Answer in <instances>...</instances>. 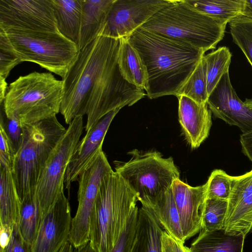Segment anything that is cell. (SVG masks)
Here are the masks:
<instances>
[{
    "label": "cell",
    "instance_id": "cell-29",
    "mask_svg": "<svg viewBox=\"0 0 252 252\" xmlns=\"http://www.w3.org/2000/svg\"><path fill=\"white\" fill-rule=\"evenodd\" d=\"M184 95L199 104H207L209 95L207 91L206 63L204 56L176 96Z\"/></svg>",
    "mask_w": 252,
    "mask_h": 252
},
{
    "label": "cell",
    "instance_id": "cell-14",
    "mask_svg": "<svg viewBox=\"0 0 252 252\" xmlns=\"http://www.w3.org/2000/svg\"><path fill=\"white\" fill-rule=\"evenodd\" d=\"M207 104L213 115L246 133L252 130V109L238 96L226 72L209 96Z\"/></svg>",
    "mask_w": 252,
    "mask_h": 252
},
{
    "label": "cell",
    "instance_id": "cell-17",
    "mask_svg": "<svg viewBox=\"0 0 252 252\" xmlns=\"http://www.w3.org/2000/svg\"><path fill=\"white\" fill-rule=\"evenodd\" d=\"M185 241L200 231L206 199V184L192 187L180 179L171 185Z\"/></svg>",
    "mask_w": 252,
    "mask_h": 252
},
{
    "label": "cell",
    "instance_id": "cell-25",
    "mask_svg": "<svg viewBox=\"0 0 252 252\" xmlns=\"http://www.w3.org/2000/svg\"><path fill=\"white\" fill-rule=\"evenodd\" d=\"M59 32L78 45L83 0H51Z\"/></svg>",
    "mask_w": 252,
    "mask_h": 252
},
{
    "label": "cell",
    "instance_id": "cell-3",
    "mask_svg": "<svg viewBox=\"0 0 252 252\" xmlns=\"http://www.w3.org/2000/svg\"><path fill=\"white\" fill-rule=\"evenodd\" d=\"M63 97L62 80L50 72L34 71L9 84L0 105L7 118L16 119L23 126L56 116Z\"/></svg>",
    "mask_w": 252,
    "mask_h": 252
},
{
    "label": "cell",
    "instance_id": "cell-44",
    "mask_svg": "<svg viewBox=\"0 0 252 252\" xmlns=\"http://www.w3.org/2000/svg\"><path fill=\"white\" fill-rule=\"evenodd\" d=\"M75 252H95V251L90 243L88 242L87 244L75 249Z\"/></svg>",
    "mask_w": 252,
    "mask_h": 252
},
{
    "label": "cell",
    "instance_id": "cell-33",
    "mask_svg": "<svg viewBox=\"0 0 252 252\" xmlns=\"http://www.w3.org/2000/svg\"><path fill=\"white\" fill-rule=\"evenodd\" d=\"M138 207L127 222L123 233L110 252H131L136 239Z\"/></svg>",
    "mask_w": 252,
    "mask_h": 252
},
{
    "label": "cell",
    "instance_id": "cell-23",
    "mask_svg": "<svg viewBox=\"0 0 252 252\" xmlns=\"http://www.w3.org/2000/svg\"><path fill=\"white\" fill-rule=\"evenodd\" d=\"M118 63L125 79L129 84L145 91L148 81L146 67L138 53L127 37L120 39Z\"/></svg>",
    "mask_w": 252,
    "mask_h": 252
},
{
    "label": "cell",
    "instance_id": "cell-12",
    "mask_svg": "<svg viewBox=\"0 0 252 252\" xmlns=\"http://www.w3.org/2000/svg\"><path fill=\"white\" fill-rule=\"evenodd\" d=\"M171 0H114L102 33L114 38L127 37Z\"/></svg>",
    "mask_w": 252,
    "mask_h": 252
},
{
    "label": "cell",
    "instance_id": "cell-45",
    "mask_svg": "<svg viewBox=\"0 0 252 252\" xmlns=\"http://www.w3.org/2000/svg\"><path fill=\"white\" fill-rule=\"evenodd\" d=\"M244 102L249 108L252 109V98H246Z\"/></svg>",
    "mask_w": 252,
    "mask_h": 252
},
{
    "label": "cell",
    "instance_id": "cell-38",
    "mask_svg": "<svg viewBox=\"0 0 252 252\" xmlns=\"http://www.w3.org/2000/svg\"><path fill=\"white\" fill-rule=\"evenodd\" d=\"M162 252H188V247L163 231L161 236Z\"/></svg>",
    "mask_w": 252,
    "mask_h": 252
},
{
    "label": "cell",
    "instance_id": "cell-6",
    "mask_svg": "<svg viewBox=\"0 0 252 252\" xmlns=\"http://www.w3.org/2000/svg\"><path fill=\"white\" fill-rule=\"evenodd\" d=\"M120 46V39L100 32L79 51L74 63L63 82V97L60 113L69 125L78 115H85L87 101L99 71L113 51Z\"/></svg>",
    "mask_w": 252,
    "mask_h": 252
},
{
    "label": "cell",
    "instance_id": "cell-18",
    "mask_svg": "<svg viewBox=\"0 0 252 252\" xmlns=\"http://www.w3.org/2000/svg\"><path fill=\"white\" fill-rule=\"evenodd\" d=\"M178 118L186 140L192 148H198L208 137L212 125V112L207 104H199L178 95Z\"/></svg>",
    "mask_w": 252,
    "mask_h": 252
},
{
    "label": "cell",
    "instance_id": "cell-40",
    "mask_svg": "<svg viewBox=\"0 0 252 252\" xmlns=\"http://www.w3.org/2000/svg\"><path fill=\"white\" fill-rule=\"evenodd\" d=\"M12 228L0 225V250L3 249L9 242Z\"/></svg>",
    "mask_w": 252,
    "mask_h": 252
},
{
    "label": "cell",
    "instance_id": "cell-30",
    "mask_svg": "<svg viewBox=\"0 0 252 252\" xmlns=\"http://www.w3.org/2000/svg\"><path fill=\"white\" fill-rule=\"evenodd\" d=\"M229 27L233 42L252 67V19L240 16L229 23Z\"/></svg>",
    "mask_w": 252,
    "mask_h": 252
},
{
    "label": "cell",
    "instance_id": "cell-24",
    "mask_svg": "<svg viewBox=\"0 0 252 252\" xmlns=\"http://www.w3.org/2000/svg\"><path fill=\"white\" fill-rule=\"evenodd\" d=\"M146 207L152 210L164 231L176 239L185 242L171 187L161 193L153 204Z\"/></svg>",
    "mask_w": 252,
    "mask_h": 252
},
{
    "label": "cell",
    "instance_id": "cell-21",
    "mask_svg": "<svg viewBox=\"0 0 252 252\" xmlns=\"http://www.w3.org/2000/svg\"><path fill=\"white\" fill-rule=\"evenodd\" d=\"M163 231L152 210L142 206L138 209L136 239L131 252H162Z\"/></svg>",
    "mask_w": 252,
    "mask_h": 252
},
{
    "label": "cell",
    "instance_id": "cell-43",
    "mask_svg": "<svg viewBox=\"0 0 252 252\" xmlns=\"http://www.w3.org/2000/svg\"><path fill=\"white\" fill-rule=\"evenodd\" d=\"M59 252H75V249L68 240L65 243Z\"/></svg>",
    "mask_w": 252,
    "mask_h": 252
},
{
    "label": "cell",
    "instance_id": "cell-41",
    "mask_svg": "<svg viewBox=\"0 0 252 252\" xmlns=\"http://www.w3.org/2000/svg\"><path fill=\"white\" fill-rule=\"evenodd\" d=\"M7 83L6 79L0 76V104L1 105L4 100L7 90Z\"/></svg>",
    "mask_w": 252,
    "mask_h": 252
},
{
    "label": "cell",
    "instance_id": "cell-32",
    "mask_svg": "<svg viewBox=\"0 0 252 252\" xmlns=\"http://www.w3.org/2000/svg\"><path fill=\"white\" fill-rule=\"evenodd\" d=\"M233 176L221 169L213 170L206 184V198L228 200L230 194Z\"/></svg>",
    "mask_w": 252,
    "mask_h": 252
},
{
    "label": "cell",
    "instance_id": "cell-27",
    "mask_svg": "<svg viewBox=\"0 0 252 252\" xmlns=\"http://www.w3.org/2000/svg\"><path fill=\"white\" fill-rule=\"evenodd\" d=\"M42 216L35 193L29 194L22 201L19 228L24 239L30 245L34 241Z\"/></svg>",
    "mask_w": 252,
    "mask_h": 252
},
{
    "label": "cell",
    "instance_id": "cell-5",
    "mask_svg": "<svg viewBox=\"0 0 252 252\" xmlns=\"http://www.w3.org/2000/svg\"><path fill=\"white\" fill-rule=\"evenodd\" d=\"M0 45L21 62L39 65L63 79L79 53L77 44L59 32L0 29Z\"/></svg>",
    "mask_w": 252,
    "mask_h": 252
},
{
    "label": "cell",
    "instance_id": "cell-20",
    "mask_svg": "<svg viewBox=\"0 0 252 252\" xmlns=\"http://www.w3.org/2000/svg\"><path fill=\"white\" fill-rule=\"evenodd\" d=\"M246 236L226 232L223 228L201 230L191 243L190 252H243Z\"/></svg>",
    "mask_w": 252,
    "mask_h": 252
},
{
    "label": "cell",
    "instance_id": "cell-35",
    "mask_svg": "<svg viewBox=\"0 0 252 252\" xmlns=\"http://www.w3.org/2000/svg\"><path fill=\"white\" fill-rule=\"evenodd\" d=\"M4 128L10 140L15 154L20 149L23 139V128L19 121L14 119H8L5 116L2 107Z\"/></svg>",
    "mask_w": 252,
    "mask_h": 252
},
{
    "label": "cell",
    "instance_id": "cell-10",
    "mask_svg": "<svg viewBox=\"0 0 252 252\" xmlns=\"http://www.w3.org/2000/svg\"><path fill=\"white\" fill-rule=\"evenodd\" d=\"M113 171L101 151L90 166L79 176L78 207L72 219L68 240L75 248L89 242L91 215L104 177Z\"/></svg>",
    "mask_w": 252,
    "mask_h": 252
},
{
    "label": "cell",
    "instance_id": "cell-36",
    "mask_svg": "<svg viewBox=\"0 0 252 252\" xmlns=\"http://www.w3.org/2000/svg\"><path fill=\"white\" fill-rule=\"evenodd\" d=\"M0 252H31V245L23 238L18 225L13 226L9 242Z\"/></svg>",
    "mask_w": 252,
    "mask_h": 252
},
{
    "label": "cell",
    "instance_id": "cell-19",
    "mask_svg": "<svg viewBox=\"0 0 252 252\" xmlns=\"http://www.w3.org/2000/svg\"><path fill=\"white\" fill-rule=\"evenodd\" d=\"M114 0H83L79 51L95 38L105 25Z\"/></svg>",
    "mask_w": 252,
    "mask_h": 252
},
{
    "label": "cell",
    "instance_id": "cell-13",
    "mask_svg": "<svg viewBox=\"0 0 252 252\" xmlns=\"http://www.w3.org/2000/svg\"><path fill=\"white\" fill-rule=\"evenodd\" d=\"M72 219L70 203L63 192L43 217L31 252H59L69 239Z\"/></svg>",
    "mask_w": 252,
    "mask_h": 252
},
{
    "label": "cell",
    "instance_id": "cell-42",
    "mask_svg": "<svg viewBox=\"0 0 252 252\" xmlns=\"http://www.w3.org/2000/svg\"><path fill=\"white\" fill-rule=\"evenodd\" d=\"M241 16L252 19V0H245Z\"/></svg>",
    "mask_w": 252,
    "mask_h": 252
},
{
    "label": "cell",
    "instance_id": "cell-31",
    "mask_svg": "<svg viewBox=\"0 0 252 252\" xmlns=\"http://www.w3.org/2000/svg\"><path fill=\"white\" fill-rule=\"evenodd\" d=\"M227 207V200L206 198L201 230L210 231L223 228Z\"/></svg>",
    "mask_w": 252,
    "mask_h": 252
},
{
    "label": "cell",
    "instance_id": "cell-16",
    "mask_svg": "<svg viewBox=\"0 0 252 252\" xmlns=\"http://www.w3.org/2000/svg\"><path fill=\"white\" fill-rule=\"evenodd\" d=\"M252 227V169L233 176L231 192L223 228L232 234L246 236Z\"/></svg>",
    "mask_w": 252,
    "mask_h": 252
},
{
    "label": "cell",
    "instance_id": "cell-4",
    "mask_svg": "<svg viewBox=\"0 0 252 252\" xmlns=\"http://www.w3.org/2000/svg\"><path fill=\"white\" fill-rule=\"evenodd\" d=\"M226 25L196 11L185 0H171L141 28L205 53L222 39Z\"/></svg>",
    "mask_w": 252,
    "mask_h": 252
},
{
    "label": "cell",
    "instance_id": "cell-7",
    "mask_svg": "<svg viewBox=\"0 0 252 252\" xmlns=\"http://www.w3.org/2000/svg\"><path fill=\"white\" fill-rule=\"evenodd\" d=\"M22 127V143L14 156L11 167L21 201L25 196L35 193L45 163L66 130L56 116Z\"/></svg>",
    "mask_w": 252,
    "mask_h": 252
},
{
    "label": "cell",
    "instance_id": "cell-47",
    "mask_svg": "<svg viewBox=\"0 0 252 252\" xmlns=\"http://www.w3.org/2000/svg\"><path fill=\"white\" fill-rule=\"evenodd\" d=\"M252 231V229H251Z\"/></svg>",
    "mask_w": 252,
    "mask_h": 252
},
{
    "label": "cell",
    "instance_id": "cell-46",
    "mask_svg": "<svg viewBox=\"0 0 252 252\" xmlns=\"http://www.w3.org/2000/svg\"><path fill=\"white\" fill-rule=\"evenodd\" d=\"M188 252H190L189 250V248H188Z\"/></svg>",
    "mask_w": 252,
    "mask_h": 252
},
{
    "label": "cell",
    "instance_id": "cell-11",
    "mask_svg": "<svg viewBox=\"0 0 252 252\" xmlns=\"http://www.w3.org/2000/svg\"><path fill=\"white\" fill-rule=\"evenodd\" d=\"M0 28L59 32L51 0H0Z\"/></svg>",
    "mask_w": 252,
    "mask_h": 252
},
{
    "label": "cell",
    "instance_id": "cell-26",
    "mask_svg": "<svg viewBox=\"0 0 252 252\" xmlns=\"http://www.w3.org/2000/svg\"><path fill=\"white\" fill-rule=\"evenodd\" d=\"M196 11L227 24L241 16L245 0H185Z\"/></svg>",
    "mask_w": 252,
    "mask_h": 252
},
{
    "label": "cell",
    "instance_id": "cell-34",
    "mask_svg": "<svg viewBox=\"0 0 252 252\" xmlns=\"http://www.w3.org/2000/svg\"><path fill=\"white\" fill-rule=\"evenodd\" d=\"M0 167L11 169L14 153L5 131L2 112L0 118Z\"/></svg>",
    "mask_w": 252,
    "mask_h": 252
},
{
    "label": "cell",
    "instance_id": "cell-15",
    "mask_svg": "<svg viewBox=\"0 0 252 252\" xmlns=\"http://www.w3.org/2000/svg\"><path fill=\"white\" fill-rule=\"evenodd\" d=\"M121 108L106 114L90 130L86 132L67 167L64 177V187L69 194L71 184L78 180L79 175L95 159L102 151L103 142L109 127Z\"/></svg>",
    "mask_w": 252,
    "mask_h": 252
},
{
    "label": "cell",
    "instance_id": "cell-28",
    "mask_svg": "<svg viewBox=\"0 0 252 252\" xmlns=\"http://www.w3.org/2000/svg\"><path fill=\"white\" fill-rule=\"evenodd\" d=\"M232 54L226 46L218 48L204 58L206 63L207 91L209 96L222 76L229 71Z\"/></svg>",
    "mask_w": 252,
    "mask_h": 252
},
{
    "label": "cell",
    "instance_id": "cell-22",
    "mask_svg": "<svg viewBox=\"0 0 252 252\" xmlns=\"http://www.w3.org/2000/svg\"><path fill=\"white\" fill-rule=\"evenodd\" d=\"M0 224L12 228L18 225L22 201L11 172V169L0 167Z\"/></svg>",
    "mask_w": 252,
    "mask_h": 252
},
{
    "label": "cell",
    "instance_id": "cell-2",
    "mask_svg": "<svg viewBox=\"0 0 252 252\" xmlns=\"http://www.w3.org/2000/svg\"><path fill=\"white\" fill-rule=\"evenodd\" d=\"M137 198L118 173L103 178L90 223L89 243L95 252H110L126 228Z\"/></svg>",
    "mask_w": 252,
    "mask_h": 252
},
{
    "label": "cell",
    "instance_id": "cell-9",
    "mask_svg": "<svg viewBox=\"0 0 252 252\" xmlns=\"http://www.w3.org/2000/svg\"><path fill=\"white\" fill-rule=\"evenodd\" d=\"M83 117L77 116L68 125L41 171L35 195L42 218L59 196L64 192L66 170L80 141L84 128Z\"/></svg>",
    "mask_w": 252,
    "mask_h": 252
},
{
    "label": "cell",
    "instance_id": "cell-37",
    "mask_svg": "<svg viewBox=\"0 0 252 252\" xmlns=\"http://www.w3.org/2000/svg\"><path fill=\"white\" fill-rule=\"evenodd\" d=\"M21 62L9 49L0 46V76L6 79L11 70Z\"/></svg>",
    "mask_w": 252,
    "mask_h": 252
},
{
    "label": "cell",
    "instance_id": "cell-1",
    "mask_svg": "<svg viewBox=\"0 0 252 252\" xmlns=\"http://www.w3.org/2000/svg\"><path fill=\"white\" fill-rule=\"evenodd\" d=\"M127 38L146 67L145 92L150 99L176 96L205 54L202 49L142 28Z\"/></svg>",
    "mask_w": 252,
    "mask_h": 252
},
{
    "label": "cell",
    "instance_id": "cell-39",
    "mask_svg": "<svg viewBox=\"0 0 252 252\" xmlns=\"http://www.w3.org/2000/svg\"><path fill=\"white\" fill-rule=\"evenodd\" d=\"M240 142L243 153L252 162V130L242 133Z\"/></svg>",
    "mask_w": 252,
    "mask_h": 252
},
{
    "label": "cell",
    "instance_id": "cell-8",
    "mask_svg": "<svg viewBox=\"0 0 252 252\" xmlns=\"http://www.w3.org/2000/svg\"><path fill=\"white\" fill-rule=\"evenodd\" d=\"M126 162L115 161V171L136 195L142 206L149 207L180 179V171L172 157L163 158L157 151L134 149Z\"/></svg>",
    "mask_w": 252,
    "mask_h": 252
}]
</instances>
